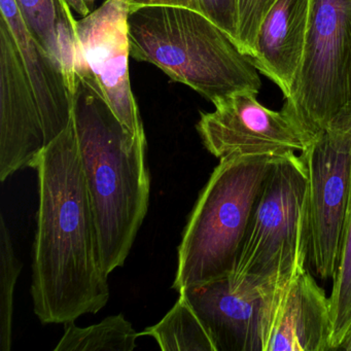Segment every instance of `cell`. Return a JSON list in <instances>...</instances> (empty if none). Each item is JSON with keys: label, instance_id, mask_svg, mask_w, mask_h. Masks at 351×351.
Segmentation results:
<instances>
[{"label": "cell", "instance_id": "cell-1", "mask_svg": "<svg viewBox=\"0 0 351 351\" xmlns=\"http://www.w3.org/2000/svg\"><path fill=\"white\" fill-rule=\"evenodd\" d=\"M32 168L38 180L34 313L43 324H65L84 314L98 313L110 300L73 120Z\"/></svg>", "mask_w": 351, "mask_h": 351}, {"label": "cell", "instance_id": "cell-2", "mask_svg": "<svg viewBox=\"0 0 351 351\" xmlns=\"http://www.w3.org/2000/svg\"><path fill=\"white\" fill-rule=\"evenodd\" d=\"M73 122L102 266L110 275L126 262L149 209L147 137L133 135L104 98L77 75Z\"/></svg>", "mask_w": 351, "mask_h": 351}, {"label": "cell", "instance_id": "cell-3", "mask_svg": "<svg viewBox=\"0 0 351 351\" xmlns=\"http://www.w3.org/2000/svg\"><path fill=\"white\" fill-rule=\"evenodd\" d=\"M128 34L131 58L155 65L211 104L239 92L260 93L250 57L199 12L165 5L130 10Z\"/></svg>", "mask_w": 351, "mask_h": 351}, {"label": "cell", "instance_id": "cell-4", "mask_svg": "<svg viewBox=\"0 0 351 351\" xmlns=\"http://www.w3.org/2000/svg\"><path fill=\"white\" fill-rule=\"evenodd\" d=\"M273 160L245 155L221 159L184 228L172 289L180 293L233 273L252 207Z\"/></svg>", "mask_w": 351, "mask_h": 351}, {"label": "cell", "instance_id": "cell-5", "mask_svg": "<svg viewBox=\"0 0 351 351\" xmlns=\"http://www.w3.org/2000/svg\"><path fill=\"white\" fill-rule=\"evenodd\" d=\"M309 254L308 182L295 153L274 158L261 186L230 280L267 289L305 269Z\"/></svg>", "mask_w": 351, "mask_h": 351}, {"label": "cell", "instance_id": "cell-6", "mask_svg": "<svg viewBox=\"0 0 351 351\" xmlns=\"http://www.w3.org/2000/svg\"><path fill=\"white\" fill-rule=\"evenodd\" d=\"M351 104V0H311L301 65L285 108L311 135Z\"/></svg>", "mask_w": 351, "mask_h": 351}, {"label": "cell", "instance_id": "cell-7", "mask_svg": "<svg viewBox=\"0 0 351 351\" xmlns=\"http://www.w3.org/2000/svg\"><path fill=\"white\" fill-rule=\"evenodd\" d=\"M307 172L310 264L334 279L351 206V104L314 135L302 152Z\"/></svg>", "mask_w": 351, "mask_h": 351}, {"label": "cell", "instance_id": "cell-8", "mask_svg": "<svg viewBox=\"0 0 351 351\" xmlns=\"http://www.w3.org/2000/svg\"><path fill=\"white\" fill-rule=\"evenodd\" d=\"M125 0H104L75 25V73L95 90L135 136L145 137L131 87L130 43Z\"/></svg>", "mask_w": 351, "mask_h": 351}, {"label": "cell", "instance_id": "cell-9", "mask_svg": "<svg viewBox=\"0 0 351 351\" xmlns=\"http://www.w3.org/2000/svg\"><path fill=\"white\" fill-rule=\"evenodd\" d=\"M213 104V112H200L196 128L205 149L217 159L302 153L313 139L285 106L269 110L258 102V94L239 92Z\"/></svg>", "mask_w": 351, "mask_h": 351}, {"label": "cell", "instance_id": "cell-10", "mask_svg": "<svg viewBox=\"0 0 351 351\" xmlns=\"http://www.w3.org/2000/svg\"><path fill=\"white\" fill-rule=\"evenodd\" d=\"M332 332L330 297L306 268L266 289L262 351H330Z\"/></svg>", "mask_w": 351, "mask_h": 351}, {"label": "cell", "instance_id": "cell-11", "mask_svg": "<svg viewBox=\"0 0 351 351\" xmlns=\"http://www.w3.org/2000/svg\"><path fill=\"white\" fill-rule=\"evenodd\" d=\"M47 147L42 117L13 34L0 18V180L32 167Z\"/></svg>", "mask_w": 351, "mask_h": 351}, {"label": "cell", "instance_id": "cell-12", "mask_svg": "<svg viewBox=\"0 0 351 351\" xmlns=\"http://www.w3.org/2000/svg\"><path fill=\"white\" fill-rule=\"evenodd\" d=\"M267 289L237 287L228 276L180 293L200 318L217 351H262L261 317Z\"/></svg>", "mask_w": 351, "mask_h": 351}, {"label": "cell", "instance_id": "cell-13", "mask_svg": "<svg viewBox=\"0 0 351 351\" xmlns=\"http://www.w3.org/2000/svg\"><path fill=\"white\" fill-rule=\"evenodd\" d=\"M0 11L36 96L48 145L73 120V90L63 69L28 29L15 0H0Z\"/></svg>", "mask_w": 351, "mask_h": 351}, {"label": "cell", "instance_id": "cell-14", "mask_svg": "<svg viewBox=\"0 0 351 351\" xmlns=\"http://www.w3.org/2000/svg\"><path fill=\"white\" fill-rule=\"evenodd\" d=\"M311 0H276L265 16L250 59L258 71L289 96L301 65Z\"/></svg>", "mask_w": 351, "mask_h": 351}, {"label": "cell", "instance_id": "cell-15", "mask_svg": "<svg viewBox=\"0 0 351 351\" xmlns=\"http://www.w3.org/2000/svg\"><path fill=\"white\" fill-rule=\"evenodd\" d=\"M28 29L66 75L75 24L66 0H15ZM67 77V75H66Z\"/></svg>", "mask_w": 351, "mask_h": 351}, {"label": "cell", "instance_id": "cell-16", "mask_svg": "<svg viewBox=\"0 0 351 351\" xmlns=\"http://www.w3.org/2000/svg\"><path fill=\"white\" fill-rule=\"evenodd\" d=\"M141 336L155 339L163 351H217L200 318L180 293L171 310Z\"/></svg>", "mask_w": 351, "mask_h": 351}, {"label": "cell", "instance_id": "cell-17", "mask_svg": "<svg viewBox=\"0 0 351 351\" xmlns=\"http://www.w3.org/2000/svg\"><path fill=\"white\" fill-rule=\"evenodd\" d=\"M141 334L123 314L108 316L99 324L81 328L65 324L64 334L55 351H132Z\"/></svg>", "mask_w": 351, "mask_h": 351}, {"label": "cell", "instance_id": "cell-18", "mask_svg": "<svg viewBox=\"0 0 351 351\" xmlns=\"http://www.w3.org/2000/svg\"><path fill=\"white\" fill-rule=\"evenodd\" d=\"M22 270L5 217H0V351H10L13 342L14 297Z\"/></svg>", "mask_w": 351, "mask_h": 351}, {"label": "cell", "instance_id": "cell-19", "mask_svg": "<svg viewBox=\"0 0 351 351\" xmlns=\"http://www.w3.org/2000/svg\"><path fill=\"white\" fill-rule=\"evenodd\" d=\"M332 315V350H337L351 326V206L343 234L340 263L332 279L330 295Z\"/></svg>", "mask_w": 351, "mask_h": 351}, {"label": "cell", "instance_id": "cell-20", "mask_svg": "<svg viewBox=\"0 0 351 351\" xmlns=\"http://www.w3.org/2000/svg\"><path fill=\"white\" fill-rule=\"evenodd\" d=\"M276 0H237V46L252 56L258 28Z\"/></svg>", "mask_w": 351, "mask_h": 351}, {"label": "cell", "instance_id": "cell-21", "mask_svg": "<svg viewBox=\"0 0 351 351\" xmlns=\"http://www.w3.org/2000/svg\"><path fill=\"white\" fill-rule=\"evenodd\" d=\"M199 13L237 42V0H197Z\"/></svg>", "mask_w": 351, "mask_h": 351}, {"label": "cell", "instance_id": "cell-22", "mask_svg": "<svg viewBox=\"0 0 351 351\" xmlns=\"http://www.w3.org/2000/svg\"><path fill=\"white\" fill-rule=\"evenodd\" d=\"M130 10L137 8L165 5V7H180L198 11L197 0H125Z\"/></svg>", "mask_w": 351, "mask_h": 351}, {"label": "cell", "instance_id": "cell-23", "mask_svg": "<svg viewBox=\"0 0 351 351\" xmlns=\"http://www.w3.org/2000/svg\"><path fill=\"white\" fill-rule=\"evenodd\" d=\"M66 3H69L71 9L75 10L82 17H86L92 12L90 10V5L87 0H66Z\"/></svg>", "mask_w": 351, "mask_h": 351}, {"label": "cell", "instance_id": "cell-24", "mask_svg": "<svg viewBox=\"0 0 351 351\" xmlns=\"http://www.w3.org/2000/svg\"><path fill=\"white\" fill-rule=\"evenodd\" d=\"M337 350H346L351 351V326L347 332L346 336L343 339L341 342L340 346L338 347Z\"/></svg>", "mask_w": 351, "mask_h": 351}]
</instances>
